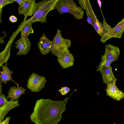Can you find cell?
Here are the masks:
<instances>
[{
    "label": "cell",
    "instance_id": "obj_13",
    "mask_svg": "<svg viewBox=\"0 0 124 124\" xmlns=\"http://www.w3.org/2000/svg\"><path fill=\"white\" fill-rule=\"evenodd\" d=\"M26 90V89L21 86L17 87L15 86L11 87L9 90L7 99L10 98L9 101H11L18 100L21 95L25 93Z\"/></svg>",
    "mask_w": 124,
    "mask_h": 124
},
{
    "label": "cell",
    "instance_id": "obj_27",
    "mask_svg": "<svg viewBox=\"0 0 124 124\" xmlns=\"http://www.w3.org/2000/svg\"><path fill=\"white\" fill-rule=\"evenodd\" d=\"M9 19L11 22L13 23L16 22L17 20V17L13 15H12L9 17Z\"/></svg>",
    "mask_w": 124,
    "mask_h": 124
},
{
    "label": "cell",
    "instance_id": "obj_5",
    "mask_svg": "<svg viewBox=\"0 0 124 124\" xmlns=\"http://www.w3.org/2000/svg\"><path fill=\"white\" fill-rule=\"evenodd\" d=\"M46 81L44 77L33 73L27 80V86L32 92H39L44 88Z\"/></svg>",
    "mask_w": 124,
    "mask_h": 124
},
{
    "label": "cell",
    "instance_id": "obj_14",
    "mask_svg": "<svg viewBox=\"0 0 124 124\" xmlns=\"http://www.w3.org/2000/svg\"><path fill=\"white\" fill-rule=\"evenodd\" d=\"M57 60L61 66L64 69L73 66L75 61L73 55L70 53L58 58Z\"/></svg>",
    "mask_w": 124,
    "mask_h": 124
},
{
    "label": "cell",
    "instance_id": "obj_8",
    "mask_svg": "<svg viewBox=\"0 0 124 124\" xmlns=\"http://www.w3.org/2000/svg\"><path fill=\"white\" fill-rule=\"evenodd\" d=\"M124 31V18L116 26L107 34H103L100 41L104 43L108 39L112 37L120 38Z\"/></svg>",
    "mask_w": 124,
    "mask_h": 124
},
{
    "label": "cell",
    "instance_id": "obj_21",
    "mask_svg": "<svg viewBox=\"0 0 124 124\" xmlns=\"http://www.w3.org/2000/svg\"><path fill=\"white\" fill-rule=\"evenodd\" d=\"M93 27L97 33L101 37L104 32L102 28V25L101 22H100L98 20L94 23Z\"/></svg>",
    "mask_w": 124,
    "mask_h": 124
},
{
    "label": "cell",
    "instance_id": "obj_11",
    "mask_svg": "<svg viewBox=\"0 0 124 124\" xmlns=\"http://www.w3.org/2000/svg\"><path fill=\"white\" fill-rule=\"evenodd\" d=\"M52 42V41L48 39L44 33L40 37L37 45L39 49L42 54L45 55L49 53L51 51Z\"/></svg>",
    "mask_w": 124,
    "mask_h": 124
},
{
    "label": "cell",
    "instance_id": "obj_20",
    "mask_svg": "<svg viewBox=\"0 0 124 124\" xmlns=\"http://www.w3.org/2000/svg\"><path fill=\"white\" fill-rule=\"evenodd\" d=\"M32 23H30L22 27L20 31L21 32V38L28 39V35L30 33H33L34 31L32 27Z\"/></svg>",
    "mask_w": 124,
    "mask_h": 124
},
{
    "label": "cell",
    "instance_id": "obj_29",
    "mask_svg": "<svg viewBox=\"0 0 124 124\" xmlns=\"http://www.w3.org/2000/svg\"><path fill=\"white\" fill-rule=\"evenodd\" d=\"M3 32L4 33L5 35L3 37H0V43L1 45L4 43L5 42L4 41V38L7 35L5 32L3 31Z\"/></svg>",
    "mask_w": 124,
    "mask_h": 124
},
{
    "label": "cell",
    "instance_id": "obj_31",
    "mask_svg": "<svg viewBox=\"0 0 124 124\" xmlns=\"http://www.w3.org/2000/svg\"><path fill=\"white\" fill-rule=\"evenodd\" d=\"M0 95L1 94H2V90H1V87H2V86L1 85V83L2 82V81H1V80H0Z\"/></svg>",
    "mask_w": 124,
    "mask_h": 124
},
{
    "label": "cell",
    "instance_id": "obj_24",
    "mask_svg": "<svg viewBox=\"0 0 124 124\" xmlns=\"http://www.w3.org/2000/svg\"><path fill=\"white\" fill-rule=\"evenodd\" d=\"M70 90V88L67 86L65 87H62L58 91L62 95H65Z\"/></svg>",
    "mask_w": 124,
    "mask_h": 124
},
{
    "label": "cell",
    "instance_id": "obj_7",
    "mask_svg": "<svg viewBox=\"0 0 124 124\" xmlns=\"http://www.w3.org/2000/svg\"><path fill=\"white\" fill-rule=\"evenodd\" d=\"M35 0H25L22 6L18 7L19 15L23 14L24 17L23 22L25 21L27 17L33 15L36 10L37 4Z\"/></svg>",
    "mask_w": 124,
    "mask_h": 124
},
{
    "label": "cell",
    "instance_id": "obj_2",
    "mask_svg": "<svg viewBox=\"0 0 124 124\" xmlns=\"http://www.w3.org/2000/svg\"><path fill=\"white\" fill-rule=\"evenodd\" d=\"M58 0H44L37 3V7L34 14L31 18L25 21H22L19 26L18 30L30 23H32L37 22L41 23H46V17L48 13L56 9V4Z\"/></svg>",
    "mask_w": 124,
    "mask_h": 124
},
{
    "label": "cell",
    "instance_id": "obj_12",
    "mask_svg": "<svg viewBox=\"0 0 124 124\" xmlns=\"http://www.w3.org/2000/svg\"><path fill=\"white\" fill-rule=\"evenodd\" d=\"M104 53L108 58L113 62L117 61L120 55V51L117 46L111 44H108L105 46Z\"/></svg>",
    "mask_w": 124,
    "mask_h": 124
},
{
    "label": "cell",
    "instance_id": "obj_16",
    "mask_svg": "<svg viewBox=\"0 0 124 124\" xmlns=\"http://www.w3.org/2000/svg\"><path fill=\"white\" fill-rule=\"evenodd\" d=\"M80 7L84 10L86 11L94 23L98 19L93 11L92 7L89 0H78Z\"/></svg>",
    "mask_w": 124,
    "mask_h": 124
},
{
    "label": "cell",
    "instance_id": "obj_22",
    "mask_svg": "<svg viewBox=\"0 0 124 124\" xmlns=\"http://www.w3.org/2000/svg\"><path fill=\"white\" fill-rule=\"evenodd\" d=\"M14 2V0H0V23H2L1 20L2 10V8L6 5Z\"/></svg>",
    "mask_w": 124,
    "mask_h": 124
},
{
    "label": "cell",
    "instance_id": "obj_23",
    "mask_svg": "<svg viewBox=\"0 0 124 124\" xmlns=\"http://www.w3.org/2000/svg\"><path fill=\"white\" fill-rule=\"evenodd\" d=\"M103 20L102 25V28L103 31L104 33L103 34H106L108 33L112 29L111 26L109 25L106 22L105 18L103 17Z\"/></svg>",
    "mask_w": 124,
    "mask_h": 124
},
{
    "label": "cell",
    "instance_id": "obj_15",
    "mask_svg": "<svg viewBox=\"0 0 124 124\" xmlns=\"http://www.w3.org/2000/svg\"><path fill=\"white\" fill-rule=\"evenodd\" d=\"M1 67L2 71H1L0 75V80H1L5 84H7V81H11L14 83L16 84L17 87H19V84L16 82L13 79L12 76L11 74L13 73V71H10L7 67V63H5V65H2Z\"/></svg>",
    "mask_w": 124,
    "mask_h": 124
},
{
    "label": "cell",
    "instance_id": "obj_17",
    "mask_svg": "<svg viewBox=\"0 0 124 124\" xmlns=\"http://www.w3.org/2000/svg\"><path fill=\"white\" fill-rule=\"evenodd\" d=\"M13 38L11 37L10 39L7 44L4 50L0 53V67L4 63H7L10 55V49Z\"/></svg>",
    "mask_w": 124,
    "mask_h": 124
},
{
    "label": "cell",
    "instance_id": "obj_6",
    "mask_svg": "<svg viewBox=\"0 0 124 124\" xmlns=\"http://www.w3.org/2000/svg\"><path fill=\"white\" fill-rule=\"evenodd\" d=\"M19 100L13 101H8L4 94L0 95V122L5 120L4 117L8 112L14 108L19 106Z\"/></svg>",
    "mask_w": 124,
    "mask_h": 124
},
{
    "label": "cell",
    "instance_id": "obj_4",
    "mask_svg": "<svg viewBox=\"0 0 124 124\" xmlns=\"http://www.w3.org/2000/svg\"><path fill=\"white\" fill-rule=\"evenodd\" d=\"M71 45V40L63 38L62 36L61 31L57 29V33L52 41L51 53L58 58L69 53V48Z\"/></svg>",
    "mask_w": 124,
    "mask_h": 124
},
{
    "label": "cell",
    "instance_id": "obj_3",
    "mask_svg": "<svg viewBox=\"0 0 124 124\" xmlns=\"http://www.w3.org/2000/svg\"><path fill=\"white\" fill-rule=\"evenodd\" d=\"M55 8L60 14L68 13L78 20L83 18L84 10L73 0H58Z\"/></svg>",
    "mask_w": 124,
    "mask_h": 124
},
{
    "label": "cell",
    "instance_id": "obj_19",
    "mask_svg": "<svg viewBox=\"0 0 124 124\" xmlns=\"http://www.w3.org/2000/svg\"><path fill=\"white\" fill-rule=\"evenodd\" d=\"M101 62L99 64L96 70L97 71H99L100 74L110 66L111 64L113 62V61L110 60L108 58L105 53L103 55L101 56Z\"/></svg>",
    "mask_w": 124,
    "mask_h": 124
},
{
    "label": "cell",
    "instance_id": "obj_25",
    "mask_svg": "<svg viewBox=\"0 0 124 124\" xmlns=\"http://www.w3.org/2000/svg\"><path fill=\"white\" fill-rule=\"evenodd\" d=\"M86 12L87 16V22L89 24H90L93 27L94 23L92 20L91 19L89 16L87 12L86 11Z\"/></svg>",
    "mask_w": 124,
    "mask_h": 124
},
{
    "label": "cell",
    "instance_id": "obj_26",
    "mask_svg": "<svg viewBox=\"0 0 124 124\" xmlns=\"http://www.w3.org/2000/svg\"><path fill=\"white\" fill-rule=\"evenodd\" d=\"M10 117H5V120L2 122H0V124H8Z\"/></svg>",
    "mask_w": 124,
    "mask_h": 124
},
{
    "label": "cell",
    "instance_id": "obj_18",
    "mask_svg": "<svg viewBox=\"0 0 124 124\" xmlns=\"http://www.w3.org/2000/svg\"><path fill=\"white\" fill-rule=\"evenodd\" d=\"M103 82L107 85L113 83L114 80L116 78L115 77L112 67L110 66L101 73Z\"/></svg>",
    "mask_w": 124,
    "mask_h": 124
},
{
    "label": "cell",
    "instance_id": "obj_30",
    "mask_svg": "<svg viewBox=\"0 0 124 124\" xmlns=\"http://www.w3.org/2000/svg\"><path fill=\"white\" fill-rule=\"evenodd\" d=\"M97 2L98 3V4L99 5V7L100 8V9L101 14L102 16H103V13H102V11L101 10V4H102L101 2V1L100 0H97Z\"/></svg>",
    "mask_w": 124,
    "mask_h": 124
},
{
    "label": "cell",
    "instance_id": "obj_1",
    "mask_svg": "<svg viewBox=\"0 0 124 124\" xmlns=\"http://www.w3.org/2000/svg\"><path fill=\"white\" fill-rule=\"evenodd\" d=\"M70 97L62 101L37 100L30 116L31 120L35 124H57L62 118V114L66 109L65 105Z\"/></svg>",
    "mask_w": 124,
    "mask_h": 124
},
{
    "label": "cell",
    "instance_id": "obj_9",
    "mask_svg": "<svg viewBox=\"0 0 124 124\" xmlns=\"http://www.w3.org/2000/svg\"><path fill=\"white\" fill-rule=\"evenodd\" d=\"M117 80L116 78L113 83L107 85L105 89L107 96L119 101L124 98V93L122 91L119 90L116 86V83Z\"/></svg>",
    "mask_w": 124,
    "mask_h": 124
},
{
    "label": "cell",
    "instance_id": "obj_28",
    "mask_svg": "<svg viewBox=\"0 0 124 124\" xmlns=\"http://www.w3.org/2000/svg\"><path fill=\"white\" fill-rule=\"evenodd\" d=\"M25 0H14V2L16 1L17 3L19 6L21 7L23 4Z\"/></svg>",
    "mask_w": 124,
    "mask_h": 124
},
{
    "label": "cell",
    "instance_id": "obj_10",
    "mask_svg": "<svg viewBox=\"0 0 124 124\" xmlns=\"http://www.w3.org/2000/svg\"><path fill=\"white\" fill-rule=\"evenodd\" d=\"M15 44L16 45L15 46L16 48L19 50V51L16 53L17 55H26L30 51L31 44L28 39L20 38L17 40Z\"/></svg>",
    "mask_w": 124,
    "mask_h": 124
}]
</instances>
